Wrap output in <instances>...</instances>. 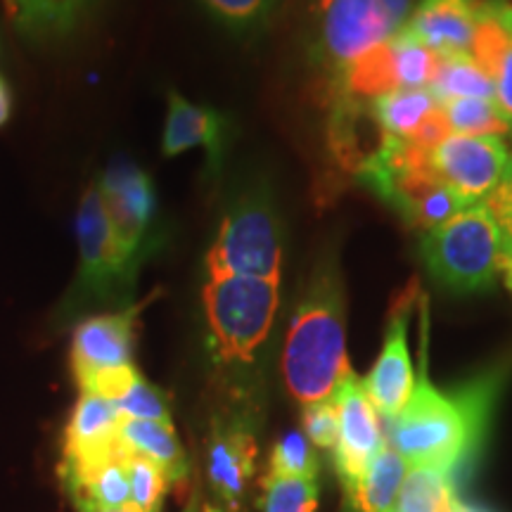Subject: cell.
I'll use <instances>...</instances> for the list:
<instances>
[{"label": "cell", "mask_w": 512, "mask_h": 512, "mask_svg": "<svg viewBox=\"0 0 512 512\" xmlns=\"http://www.w3.org/2000/svg\"><path fill=\"white\" fill-rule=\"evenodd\" d=\"M420 375L411 399L389 420V446L408 467H441L458 479L482 451L498 396L505 387L508 366H491L441 389L427 375L430 309L420 297Z\"/></svg>", "instance_id": "1"}, {"label": "cell", "mask_w": 512, "mask_h": 512, "mask_svg": "<svg viewBox=\"0 0 512 512\" xmlns=\"http://www.w3.org/2000/svg\"><path fill=\"white\" fill-rule=\"evenodd\" d=\"M351 373L347 356V297L335 254L311 268L294 306L283 349V377L297 403L330 399Z\"/></svg>", "instance_id": "2"}, {"label": "cell", "mask_w": 512, "mask_h": 512, "mask_svg": "<svg viewBox=\"0 0 512 512\" xmlns=\"http://www.w3.org/2000/svg\"><path fill=\"white\" fill-rule=\"evenodd\" d=\"M354 174L363 188L392 207L415 233H430L472 209L451 185L437 176L432 152L420 150L406 138L382 133L380 143Z\"/></svg>", "instance_id": "3"}, {"label": "cell", "mask_w": 512, "mask_h": 512, "mask_svg": "<svg viewBox=\"0 0 512 512\" xmlns=\"http://www.w3.org/2000/svg\"><path fill=\"white\" fill-rule=\"evenodd\" d=\"M76 238H79V268L57 309V318L69 320L105 306L128 309L138 271L128 264L114 238L98 183L88 185L81 195Z\"/></svg>", "instance_id": "4"}, {"label": "cell", "mask_w": 512, "mask_h": 512, "mask_svg": "<svg viewBox=\"0 0 512 512\" xmlns=\"http://www.w3.org/2000/svg\"><path fill=\"white\" fill-rule=\"evenodd\" d=\"M285 256L283 221L268 185H249L223 214L214 245L209 247V278L245 275L280 280Z\"/></svg>", "instance_id": "5"}, {"label": "cell", "mask_w": 512, "mask_h": 512, "mask_svg": "<svg viewBox=\"0 0 512 512\" xmlns=\"http://www.w3.org/2000/svg\"><path fill=\"white\" fill-rule=\"evenodd\" d=\"M209 349L223 366L249 363L271 335L280 306V280L223 275L202 287Z\"/></svg>", "instance_id": "6"}, {"label": "cell", "mask_w": 512, "mask_h": 512, "mask_svg": "<svg viewBox=\"0 0 512 512\" xmlns=\"http://www.w3.org/2000/svg\"><path fill=\"white\" fill-rule=\"evenodd\" d=\"M501 240V228L482 202L422 235V266L441 290L486 292L496 285Z\"/></svg>", "instance_id": "7"}, {"label": "cell", "mask_w": 512, "mask_h": 512, "mask_svg": "<svg viewBox=\"0 0 512 512\" xmlns=\"http://www.w3.org/2000/svg\"><path fill=\"white\" fill-rule=\"evenodd\" d=\"M418 0H318L320 60L335 81L351 62L389 41Z\"/></svg>", "instance_id": "8"}, {"label": "cell", "mask_w": 512, "mask_h": 512, "mask_svg": "<svg viewBox=\"0 0 512 512\" xmlns=\"http://www.w3.org/2000/svg\"><path fill=\"white\" fill-rule=\"evenodd\" d=\"M98 185L114 238L128 264L140 271V266L162 242L157 238L155 183L136 162L119 159L107 166Z\"/></svg>", "instance_id": "9"}, {"label": "cell", "mask_w": 512, "mask_h": 512, "mask_svg": "<svg viewBox=\"0 0 512 512\" xmlns=\"http://www.w3.org/2000/svg\"><path fill=\"white\" fill-rule=\"evenodd\" d=\"M420 297L418 280H411L403 290L394 294L392 304H389L387 325H384L382 351L373 370L363 380L370 403L387 422L401 413L415 387L411 349H408V325H411L413 309L420 304Z\"/></svg>", "instance_id": "10"}, {"label": "cell", "mask_w": 512, "mask_h": 512, "mask_svg": "<svg viewBox=\"0 0 512 512\" xmlns=\"http://www.w3.org/2000/svg\"><path fill=\"white\" fill-rule=\"evenodd\" d=\"M332 399H335L339 418L337 446L332 451L335 470L342 482V491H349L373 463L377 451L384 446V437L375 406L370 403L363 380H358L354 370L337 384Z\"/></svg>", "instance_id": "11"}, {"label": "cell", "mask_w": 512, "mask_h": 512, "mask_svg": "<svg viewBox=\"0 0 512 512\" xmlns=\"http://www.w3.org/2000/svg\"><path fill=\"white\" fill-rule=\"evenodd\" d=\"M508 145L501 136H451L432 152V166L470 207L482 204L501 181Z\"/></svg>", "instance_id": "12"}, {"label": "cell", "mask_w": 512, "mask_h": 512, "mask_svg": "<svg viewBox=\"0 0 512 512\" xmlns=\"http://www.w3.org/2000/svg\"><path fill=\"white\" fill-rule=\"evenodd\" d=\"M138 309L83 318L72 337V370L79 389L105 370L133 366V328Z\"/></svg>", "instance_id": "13"}, {"label": "cell", "mask_w": 512, "mask_h": 512, "mask_svg": "<svg viewBox=\"0 0 512 512\" xmlns=\"http://www.w3.org/2000/svg\"><path fill=\"white\" fill-rule=\"evenodd\" d=\"M484 5L486 0H418L403 29L439 57H472Z\"/></svg>", "instance_id": "14"}, {"label": "cell", "mask_w": 512, "mask_h": 512, "mask_svg": "<svg viewBox=\"0 0 512 512\" xmlns=\"http://www.w3.org/2000/svg\"><path fill=\"white\" fill-rule=\"evenodd\" d=\"M164 133H162V155L178 157L183 152L200 147L207 155L211 169H221L228 150V117L214 107L195 105L185 100L181 93H166Z\"/></svg>", "instance_id": "15"}, {"label": "cell", "mask_w": 512, "mask_h": 512, "mask_svg": "<svg viewBox=\"0 0 512 512\" xmlns=\"http://www.w3.org/2000/svg\"><path fill=\"white\" fill-rule=\"evenodd\" d=\"M256 441L240 422H216L209 439L207 475L214 494L230 508H238L247 482L254 475Z\"/></svg>", "instance_id": "16"}, {"label": "cell", "mask_w": 512, "mask_h": 512, "mask_svg": "<svg viewBox=\"0 0 512 512\" xmlns=\"http://www.w3.org/2000/svg\"><path fill=\"white\" fill-rule=\"evenodd\" d=\"M124 415L105 396L81 392L64 437V460H93L117 451Z\"/></svg>", "instance_id": "17"}, {"label": "cell", "mask_w": 512, "mask_h": 512, "mask_svg": "<svg viewBox=\"0 0 512 512\" xmlns=\"http://www.w3.org/2000/svg\"><path fill=\"white\" fill-rule=\"evenodd\" d=\"M408 470L406 460L384 441L363 477L344 491V512H392Z\"/></svg>", "instance_id": "18"}, {"label": "cell", "mask_w": 512, "mask_h": 512, "mask_svg": "<svg viewBox=\"0 0 512 512\" xmlns=\"http://www.w3.org/2000/svg\"><path fill=\"white\" fill-rule=\"evenodd\" d=\"M95 0H5L12 24L31 41H53L79 27Z\"/></svg>", "instance_id": "19"}, {"label": "cell", "mask_w": 512, "mask_h": 512, "mask_svg": "<svg viewBox=\"0 0 512 512\" xmlns=\"http://www.w3.org/2000/svg\"><path fill=\"white\" fill-rule=\"evenodd\" d=\"M119 439L133 456L155 463L171 484L183 482L188 475V460L171 422L124 418L119 425Z\"/></svg>", "instance_id": "20"}, {"label": "cell", "mask_w": 512, "mask_h": 512, "mask_svg": "<svg viewBox=\"0 0 512 512\" xmlns=\"http://www.w3.org/2000/svg\"><path fill=\"white\" fill-rule=\"evenodd\" d=\"M437 107L439 102L427 88H396L370 100V117L387 136L408 138Z\"/></svg>", "instance_id": "21"}, {"label": "cell", "mask_w": 512, "mask_h": 512, "mask_svg": "<svg viewBox=\"0 0 512 512\" xmlns=\"http://www.w3.org/2000/svg\"><path fill=\"white\" fill-rule=\"evenodd\" d=\"M456 477L441 467H411L392 512H448L456 501Z\"/></svg>", "instance_id": "22"}, {"label": "cell", "mask_w": 512, "mask_h": 512, "mask_svg": "<svg viewBox=\"0 0 512 512\" xmlns=\"http://www.w3.org/2000/svg\"><path fill=\"white\" fill-rule=\"evenodd\" d=\"M427 91L439 105L458 98L496 100V83L482 72V67L472 57H439Z\"/></svg>", "instance_id": "23"}, {"label": "cell", "mask_w": 512, "mask_h": 512, "mask_svg": "<svg viewBox=\"0 0 512 512\" xmlns=\"http://www.w3.org/2000/svg\"><path fill=\"white\" fill-rule=\"evenodd\" d=\"M441 107L456 136H505L512 131V119L505 117L496 100L458 98Z\"/></svg>", "instance_id": "24"}, {"label": "cell", "mask_w": 512, "mask_h": 512, "mask_svg": "<svg viewBox=\"0 0 512 512\" xmlns=\"http://www.w3.org/2000/svg\"><path fill=\"white\" fill-rule=\"evenodd\" d=\"M389 48L394 55L396 81L399 88H422L430 86L434 69L439 64V55L422 46L418 38H413L406 29H399L389 38Z\"/></svg>", "instance_id": "25"}, {"label": "cell", "mask_w": 512, "mask_h": 512, "mask_svg": "<svg viewBox=\"0 0 512 512\" xmlns=\"http://www.w3.org/2000/svg\"><path fill=\"white\" fill-rule=\"evenodd\" d=\"M261 489L264 512H316L318 508V482L311 477H285L268 472Z\"/></svg>", "instance_id": "26"}, {"label": "cell", "mask_w": 512, "mask_h": 512, "mask_svg": "<svg viewBox=\"0 0 512 512\" xmlns=\"http://www.w3.org/2000/svg\"><path fill=\"white\" fill-rule=\"evenodd\" d=\"M114 406L124 418L131 420H155V422H171V403L166 399L162 389L147 382L138 370H133L112 399Z\"/></svg>", "instance_id": "27"}, {"label": "cell", "mask_w": 512, "mask_h": 512, "mask_svg": "<svg viewBox=\"0 0 512 512\" xmlns=\"http://www.w3.org/2000/svg\"><path fill=\"white\" fill-rule=\"evenodd\" d=\"M216 22L238 36L256 34L271 22L280 0H200Z\"/></svg>", "instance_id": "28"}, {"label": "cell", "mask_w": 512, "mask_h": 512, "mask_svg": "<svg viewBox=\"0 0 512 512\" xmlns=\"http://www.w3.org/2000/svg\"><path fill=\"white\" fill-rule=\"evenodd\" d=\"M320 470L316 446L306 439L304 432H287L275 441L271 451L268 472L285 477H311L316 479Z\"/></svg>", "instance_id": "29"}, {"label": "cell", "mask_w": 512, "mask_h": 512, "mask_svg": "<svg viewBox=\"0 0 512 512\" xmlns=\"http://www.w3.org/2000/svg\"><path fill=\"white\" fill-rule=\"evenodd\" d=\"M128 475H131V501L133 508L140 512H159L162 510L169 479L155 463L133 456L128 451Z\"/></svg>", "instance_id": "30"}, {"label": "cell", "mask_w": 512, "mask_h": 512, "mask_svg": "<svg viewBox=\"0 0 512 512\" xmlns=\"http://www.w3.org/2000/svg\"><path fill=\"white\" fill-rule=\"evenodd\" d=\"M302 425L306 439L316 448H325V451H335L337 434H339V418L335 399L313 401L302 406Z\"/></svg>", "instance_id": "31"}, {"label": "cell", "mask_w": 512, "mask_h": 512, "mask_svg": "<svg viewBox=\"0 0 512 512\" xmlns=\"http://www.w3.org/2000/svg\"><path fill=\"white\" fill-rule=\"evenodd\" d=\"M484 74L496 83V102L503 114L512 119V34L501 43L496 55L484 67Z\"/></svg>", "instance_id": "32"}, {"label": "cell", "mask_w": 512, "mask_h": 512, "mask_svg": "<svg viewBox=\"0 0 512 512\" xmlns=\"http://www.w3.org/2000/svg\"><path fill=\"white\" fill-rule=\"evenodd\" d=\"M484 204L489 209V214L494 216L496 226L501 228L503 238L512 242V159H508L501 181L491 190V195L486 197Z\"/></svg>", "instance_id": "33"}, {"label": "cell", "mask_w": 512, "mask_h": 512, "mask_svg": "<svg viewBox=\"0 0 512 512\" xmlns=\"http://www.w3.org/2000/svg\"><path fill=\"white\" fill-rule=\"evenodd\" d=\"M451 136H453V131H451V126H448L444 107L439 105L437 110H432L425 119H422V124L415 128V131L406 140L411 145L420 147V150L434 152L446 138H451Z\"/></svg>", "instance_id": "34"}, {"label": "cell", "mask_w": 512, "mask_h": 512, "mask_svg": "<svg viewBox=\"0 0 512 512\" xmlns=\"http://www.w3.org/2000/svg\"><path fill=\"white\" fill-rule=\"evenodd\" d=\"M498 275L503 278V283L512 292V242L501 240V256H498Z\"/></svg>", "instance_id": "35"}, {"label": "cell", "mask_w": 512, "mask_h": 512, "mask_svg": "<svg viewBox=\"0 0 512 512\" xmlns=\"http://www.w3.org/2000/svg\"><path fill=\"white\" fill-rule=\"evenodd\" d=\"M10 114H12V91L8 83L0 79V126L8 124Z\"/></svg>", "instance_id": "36"}, {"label": "cell", "mask_w": 512, "mask_h": 512, "mask_svg": "<svg viewBox=\"0 0 512 512\" xmlns=\"http://www.w3.org/2000/svg\"><path fill=\"white\" fill-rule=\"evenodd\" d=\"M76 510L79 512H140L136 508H121V510H110V508H100V505H93V503H86V501H76Z\"/></svg>", "instance_id": "37"}, {"label": "cell", "mask_w": 512, "mask_h": 512, "mask_svg": "<svg viewBox=\"0 0 512 512\" xmlns=\"http://www.w3.org/2000/svg\"><path fill=\"white\" fill-rule=\"evenodd\" d=\"M448 512H489V510L477 508V505H470V503H465V501H460V498H456Z\"/></svg>", "instance_id": "38"}, {"label": "cell", "mask_w": 512, "mask_h": 512, "mask_svg": "<svg viewBox=\"0 0 512 512\" xmlns=\"http://www.w3.org/2000/svg\"><path fill=\"white\" fill-rule=\"evenodd\" d=\"M183 512H197V496H195V498H192V501L188 503V508H185Z\"/></svg>", "instance_id": "39"}, {"label": "cell", "mask_w": 512, "mask_h": 512, "mask_svg": "<svg viewBox=\"0 0 512 512\" xmlns=\"http://www.w3.org/2000/svg\"><path fill=\"white\" fill-rule=\"evenodd\" d=\"M202 512H223V510H219V508H214V505H204V508H202Z\"/></svg>", "instance_id": "40"}]
</instances>
